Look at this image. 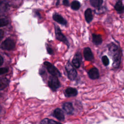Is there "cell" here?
<instances>
[{
  "mask_svg": "<svg viewBox=\"0 0 124 124\" xmlns=\"http://www.w3.org/2000/svg\"><path fill=\"white\" fill-rule=\"evenodd\" d=\"M109 55L113 61L112 66L113 69H118L121 65L122 57V50L119 45L111 42L107 45Z\"/></svg>",
  "mask_w": 124,
  "mask_h": 124,
  "instance_id": "1",
  "label": "cell"
},
{
  "mask_svg": "<svg viewBox=\"0 0 124 124\" xmlns=\"http://www.w3.org/2000/svg\"><path fill=\"white\" fill-rule=\"evenodd\" d=\"M65 69L67 73L68 78L72 80L76 79L77 77V72L72 64L68 62L65 65Z\"/></svg>",
  "mask_w": 124,
  "mask_h": 124,
  "instance_id": "2",
  "label": "cell"
},
{
  "mask_svg": "<svg viewBox=\"0 0 124 124\" xmlns=\"http://www.w3.org/2000/svg\"><path fill=\"white\" fill-rule=\"evenodd\" d=\"M44 65L46 66L48 72L53 76L60 77L61 74L59 71L51 63L48 62H44Z\"/></svg>",
  "mask_w": 124,
  "mask_h": 124,
  "instance_id": "3",
  "label": "cell"
},
{
  "mask_svg": "<svg viewBox=\"0 0 124 124\" xmlns=\"http://www.w3.org/2000/svg\"><path fill=\"white\" fill-rule=\"evenodd\" d=\"M48 84L49 87L53 91H56L60 86V83L58 78L53 76L50 77Z\"/></svg>",
  "mask_w": 124,
  "mask_h": 124,
  "instance_id": "4",
  "label": "cell"
},
{
  "mask_svg": "<svg viewBox=\"0 0 124 124\" xmlns=\"http://www.w3.org/2000/svg\"><path fill=\"white\" fill-rule=\"evenodd\" d=\"M55 35L56 38L57 40L62 42L66 45H67L68 47H69V43L68 40L67 39L66 37L62 33L60 28L57 26H55Z\"/></svg>",
  "mask_w": 124,
  "mask_h": 124,
  "instance_id": "5",
  "label": "cell"
},
{
  "mask_svg": "<svg viewBox=\"0 0 124 124\" xmlns=\"http://www.w3.org/2000/svg\"><path fill=\"white\" fill-rule=\"evenodd\" d=\"M1 47L2 49L6 50L13 49L15 47V42L13 40L7 38L2 43Z\"/></svg>",
  "mask_w": 124,
  "mask_h": 124,
  "instance_id": "6",
  "label": "cell"
},
{
  "mask_svg": "<svg viewBox=\"0 0 124 124\" xmlns=\"http://www.w3.org/2000/svg\"><path fill=\"white\" fill-rule=\"evenodd\" d=\"M83 53L84 58L86 61L92 62L94 60V55L90 47H85L83 49Z\"/></svg>",
  "mask_w": 124,
  "mask_h": 124,
  "instance_id": "7",
  "label": "cell"
},
{
  "mask_svg": "<svg viewBox=\"0 0 124 124\" xmlns=\"http://www.w3.org/2000/svg\"><path fill=\"white\" fill-rule=\"evenodd\" d=\"M82 57L81 53L79 52H77L75 54L72 61L73 65L77 68H79L82 62Z\"/></svg>",
  "mask_w": 124,
  "mask_h": 124,
  "instance_id": "8",
  "label": "cell"
},
{
  "mask_svg": "<svg viewBox=\"0 0 124 124\" xmlns=\"http://www.w3.org/2000/svg\"><path fill=\"white\" fill-rule=\"evenodd\" d=\"M88 75L91 79H96L99 78V72L97 68L93 67L88 72Z\"/></svg>",
  "mask_w": 124,
  "mask_h": 124,
  "instance_id": "9",
  "label": "cell"
},
{
  "mask_svg": "<svg viewBox=\"0 0 124 124\" xmlns=\"http://www.w3.org/2000/svg\"><path fill=\"white\" fill-rule=\"evenodd\" d=\"M92 42L95 46H100L103 43V39L102 35L100 34H92Z\"/></svg>",
  "mask_w": 124,
  "mask_h": 124,
  "instance_id": "10",
  "label": "cell"
},
{
  "mask_svg": "<svg viewBox=\"0 0 124 124\" xmlns=\"http://www.w3.org/2000/svg\"><path fill=\"white\" fill-rule=\"evenodd\" d=\"M115 10L118 14H123L124 13V5L122 0H117L114 6Z\"/></svg>",
  "mask_w": 124,
  "mask_h": 124,
  "instance_id": "11",
  "label": "cell"
},
{
  "mask_svg": "<svg viewBox=\"0 0 124 124\" xmlns=\"http://www.w3.org/2000/svg\"><path fill=\"white\" fill-rule=\"evenodd\" d=\"M84 17L85 21L87 23L89 24L92 21L93 18V15L92 10L91 8H88L85 11Z\"/></svg>",
  "mask_w": 124,
  "mask_h": 124,
  "instance_id": "12",
  "label": "cell"
},
{
  "mask_svg": "<svg viewBox=\"0 0 124 124\" xmlns=\"http://www.w3.org/2000/svg\"><path fill=\"white\" fill-rule=\"evenodd\" d=\"M89 2L92 7L98 10L102 7L104 0H89Z\"/></svg>",
  "mask_w": 124,
  "mask_h": 124,
  "instance_id": "13",
  "label": "cell"
},
{
  "mask_svg": "<svg viewBox=\"0 0 124 124\" xmlns=\"http://www.w3.org/2000/svg\"><path fill=\"white\" fill-rule=\"evenodd\" d=\"M53 116L59 120L63 121L64 120V114L62 111L59 108L55 109L53 112Z\"/></svg>",
  "mask_w": 124,
  "mask_h": 124,
  "instance_id": "14",
  "label": "cell"
},
{
  "mask_svg": "<svg viewBox=\"0 0 124 124\" xmlns=\"http://www.w3.org/2000/svg\"><path fill=\"white\" fill-rule=\"evenodd\" d=\"M65 94L67 97H74L77 95L78 91L75 88L69 87L65 90Z\"/></svg>",
  "mask_w": 124,
  "mask_h": 124,
  "instance_id": "15",
  "label": "cell"
},
{
  "mask_svg": "<svg viewBox=\"0 0 124 124\" xmlns=\"http://www.w3.org/2000/svg\"><path fill=\"white\" fill-rule=\"evenodd\" d=\"M63 109L67 114H71L74 111V108L71 103L66 102L63 105Z\"/></svg>",
  "mask_w": 124,
  "mask_h": 124,
  "instance_id": "16",
  "label": "cell"
},
{
  "mask_svg": "<svg viewBox=\"0 0 124 124\" xmlns=\"http://www.w3.org/2000/svg\"><path fill=\"white\" fill-rule=\"evenodd\" d=\"M53 18L57 22L62 25H66L67 24V21H66V20L60 15L54 14L53 16Z\"/></svg>",
  "mask_w": 124,
  "mask_h": 124,
  "instance_id": "17",
  "label": "cell"
},
{
  "mask_svg": "<svg viewBox=\"0 0 124 124\" xmlns=\"http://www.w3.org/2000/svg\"><path fill=\"white\" fill-rule=\"evenodd\" d=\"M81 7V4L78 0H74L71 4V8L75 11L78 10Z\"/></svg>",
  "mask_w": 124,
  "mask_h": 124,
  "instance_id": "18",
  "label": "cell"
},
{
  "mask_svg": "<svg viewBox=\"0 0 124 124\" xmlns=\"http://www.w3.org/2000/svg\"><path fill=\"white\" fill-rule=\"evenodd\" d=\"M8 80L5 78H0V89L3 90L7 86Z\"/></svg>",
  "mask_w": 124,
  "mask_h": 124,
  "instance_id": "19",
  "label": "cell"
},
{
  "mask_svg": "<svg viewBox=\"0 0 124 124\" xmlns=\"http://www.w3.org/2000/svg\"><path fill=\"white\" fill-rule=\"evenodd\" d=\"M41 124H62L61 123L55 121L53 120L48 119L47 118H46L43 119L41 122Z\"/></svg>",
  "mask_w": 124,
  "mask_h": 124,
  "instance_id": "20",
  "label": "cell"
},
{
  "mask_svg": "<svg viewBox=\"0 0 124 124\" xmlns=\"http://www.w3.org/2000/svg\"><path fill=\"white\" fill-rule=\"evenodd\" d=\"M8 7L7 2L5 0H0V11H5Z\"/></svg>",
  "mask_w": 124,
  "mask_h": 124,
  "instance_id": "21",
  "label": "cell"
},
{
  "mask_svg": "<svg viewBox=\"0 0 124 124\" xmlns=\"http://www.w3.org/2000/svg\"><path fill=\"white\" fill-rule=\"evenodd\" d=\"M101 61L103 65L105 66H107L109 64V60L108 57L107 55H103L101 57Z\"/></svg>",
  "mask_w": 124,
  "mask_h": 124,
  "instance_id": "22",
  "label": "cell"
},
{
  "mask_svg": "<svg viewBox=\"0 0 124 124\" xmlns=\"http://www.w3.org/2000/svg\"><path fill=\"white\" fill-rule=\"evenodd\" d=\"M8 23H9L8 20L5 18L0 19V27L6 26L8 24Z\"/></svg>",
  "mask_w": 124,
  "mask_h": 124,
  "instance_id": "23",
  "label": "cell"
},
{
  "mask_svg": "<svg viewBox=\"0 0 124 124\" xmlns=\"http://www.w3.org/2000/svg\"><path fill=\"white\" fill-rule=\"evenodd\" d=\"M8 71V69L6 67L3 68H0V75L4 74Z\"/></svg>",
  "mask_w": 124,
  "mask_h": 124,
  "instance_id": "24",
  "label": "cell"
},
{
  "mask_svg": "<svg viewBox=\"0 0 124 124\" xmlns=\"http://www.w3.org/2000/svg\"><path fill=\"white\" fill-rule=\"evenodd\" d=\"M63 4L64 5L66 6H69V2L68 0H63Z\"/></svg>",
  "mask_w": 124,
  "mask_h": 124,
  "instance_id": "25",
  "label": "cell"
},
{
  "mask_svg": "<svg viewBox=\"0 0 124 124\" xmlns=\"http://www.w3.org/2000/svg\"><path fill=\"white\" fill-rule=\"evenodd\" d=\"M4 36V32L2 30H0V41L2 40Z\"/></svg>",
  "mask_w": 124,
  "mask_h": 124,
  "instance_id": "26",
  "label": "cell"
},
{
  "mask_svg": "<svg viewBox=\"0 0 124 124\" xmlns=\"http://www.w3.org/2000/svg\"><path fill=\"white\" fill-rule=\"evenodd\" d=\"M47 51L48 53H49V54H52L53 53V50L51 48L49 47H47Z\"/></svg>",
  "mask_w": 124,
  "mask_h": 124,
  "instance_id": "27",
  "label": "cell"
},
{
  "mask_svg": "<svg viewBox=\"0 0 124 124\" xmlns=\"http://www.w3.org/2000/svg\"><path fill=\"white\" fill-rule=\"evenodd\" d=\"M3 62V58L2 57V56L0 55V66H1Z\"/></svg>",
  "mask_w": 124,
  "mask_h": 124,
  "instance_id": "28",
  "label": "cell"
},
{
  "mask_svg": "<svg viewBox=\"0 0 124 124\" xmlns=\"http://www.w3.org/2000/svg\"><path fill=\"white\" fill-rule=\"evenodd\" d=\"M0 110H1V108L0 107Z\"/></svg>",
  "mask_w": 124,
  "mask_h": 124,
  "instance_id": "29",
  "label": "cell"
}]
</instances>
